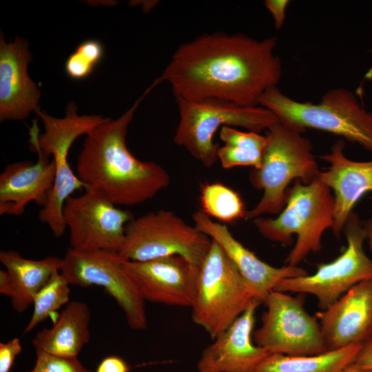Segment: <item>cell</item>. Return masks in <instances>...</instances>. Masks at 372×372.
<instances>
[{"label": "cell", "mask_w": 372, "mask_h": 372, "mask_svg": "<svg viewBox=\"0 0 372 372\" xmlns=\"http://www.w3.org/2000/svg\"><path fill=\"white\" fill-rule=\"evenodd\" d=\"M65 203L63 216L70 231V248L82 251L118 253L123 245L131 211L118 208L105 195L89 187Z\"/></svg>", "instance_id": "obj_13"}, {"label": "cell", "mask_w": 372, "mask_h": 372, "mask_svg": "<svg viewBox=\"0 0 372 372\" xmlns=\"http://www.w3.org/2000/svg\"><path fill=\"white\" fill-rule=\"evenodd\" d=\"M288 0H265L264 5L272 16L274 26L280 29L286 17V10L289 3Z\"/></svg>", "instance_id": "obj_31"}, {"label": "cell", "mask_w": 372, "mask_h": 372, "mask_svg": "<svg viewBox=\"0 0 372 372\" xmlns=\"http://www.w3.org/2000/svg\"><path fill=\"white\" fill-rule=\"evenodd\" d=\"M362 344L311 355L270 353L254 372H342L351 364Z\"/></svg>", "instance_id": "obj_23"}, {"label": "cell", "mask_w": 372, "mask_h": 372, "mask_svg": "<svg viewBox=\"0 0 372 372\" xmlns=\"http://www.w3.org/2000/svg\"><path fill=\"white\" fill-rule=\"evenodd\" d=\"M33 369L37 372H92L85 368L76 357H60L43 351H36Z\"/></svg>", "instance_id": "obj_28"}, {"label": "cell", "mask_w": 372, "mask_h": 372, "mask_svg": "<svg viewBox=\"0 0 372 372\" xmlns=\"http://www.w3.org/2000/svg\"><path fill=\"white\" fill-rule=\"evenodd\" d=\"M345 143L336 141L331 152L320 158L330 165L320 171L317 178L333 191L335 200L334 235L339 237L345 223L359 200L366 193L372 192V160L355 161L344 154Z\"/></svg>", "instance_id": "obj_19"}, {"label": "cell", "mask_w": 372, "mask_h": 372, "mask_svg": "<svg viewBox=\"0 0 372 372\" xmlns=\"http://www.w3.org/2000/svg\"><path fill=\"white\" fill-rule=\"evenodd\" d=\"M103 54L104 48L101 41L94 39L84 41L67 59L65 72L72 79H83L92 74Z\"/></svg>", "instance_id": "obj_26"}, {"label": "cell", "mask_w": 372, "mask_h": 372, "mask_svg": "<svg viewBox=\"0 0 372 372\" xmlns=\"http://www.w3.org/2000/svg\"><path fill=\"white\" fill-rule=\"evenodd\" d=\"M124 260L112 251H82L70 247L63 258L61 273L70 285L104 288L124 311L130 327L145 330V300L125 271Z\"/></svg>", "instance_id": "obj_12"}, {"label": "cell", "mask_w": 372, "mask_h": 372, "mask_svg": "<svg viewBox=\"0 0 372 372\" xmlns=\"http://www.w3.org/2000/svg\"><path fill=\"white\" fill-rule=\"evenodd\" d=\"M366 232V240H368L370 249L372 251V217L362 223Z\"/></svg>", "instance_id": "obj_35"}, {"label": "cell", "mask_w": 372, "mask_h": 372, "mask_svg": "<svg viewBox=\"0 0 372 372\" xmlns=\"http://www.w3.org/2000/svg\"><path fill=\"white\" fill-rule=\"evenodd\" d=\"M90 317L86 303L70 302L54 325L39 331L32 344L36 351L60 357H76L90 341Z\"/></svg>", "instance_id": "obj_21"}, {"label": "cell", "mask_w": 372, "mask_h": 372, "mask_svg": "<svg viewBox=\"0 0 372 372\" xmlns=\"http://www.w3.org/2000/svg\"><path fill=\"white\" fill-rule=\"evenodd\" d=\"M70 285L61 271L52 276L34 298L32 315L24 329V333L32 331L40 322L69 301Z\"/></svg>", "instance_id": "obj_25"}, {"label": "cell", "mask_w": 372, "mask_h": 372, "mask_svg": "<svg viewBox=\"0 0 372 372\" xmlns=\"http://www.w3.org/2000/svg\"><path fill=\"white\" fill-rule=\"evenodd\" d=\"M20 339L14 338L0 343V372H9L16 356L21 351Z\"/></svg>", "instance_id": "obj_30"}, {"label": "cell", "mask_w": 372, "mask_h": 372, "mask_svg": "<svg viewBox=\"0 0 372 372\" xmlns=\"http://www.w3.org/2000/svg\"><path fill=\"white\" fill-rule=\"evenodd\" d=\"M211 240L210 249L198 270L191 308L194 322L214 340L254 300H258L221 247Z\"/></svg>", "instance_id": "obj_8"}, {"label": "cell", "mask_w": 372, "mask_h": 372, "mask_svg": "<svg viewBox=\"0 0 372 372\" xmlns=\"http://www.w3.org/2000/svg\"><path fill=\"white\" fill-rule=\"evenodd\" d=\"M258 105L302 133L307 128L327 132L372 152V112L347 89L329 90L318 103H313L295 101L275 86L261 95Z\"/></svg>", "instance_id": "obj_4"}, {"label": "cell", "mask_w": 372, "mask_h": 372, "mask_svg": "<svg viewBox=\"0 0 372 372\" xmlns=\"http://www.w3.org/2000/svg\"><path fill=\"white\" fill-rule=\"evenodd\" d=\"M30 372H37V371H35L34 370H32V371H31Z\"/></svg>", "instance_id": "obj_37"}, {"label": "cell", "mask_w": 372, "mask_h": 372, "mask_svg": "<svg viewBox=\"0 0 372 372\" xmlns=\"http://www.w3.org/2000/svg\"><path fill=\"white\" fill-rule=\"evenodd\" d=\"M129 366L121 358L116 356L105 358L97 367L96 372H129Z\"/></svg>", "instance_id": "obj_33"}, {"label": "cell", "mask_w": 372, "mask_h": 372, "mask_svg": "<svg viewBox=\"0 0 372 372\" xmlns=\"http://www.w3.org/2000/svg\"><path fill=\"white\" fill-rule=\"evenodd\" d=\"M351 366L362 369H372V337L362 344L354 362Z\"/></svg>", "instance_id": "obj_32"}, {"label": "cell", "mask_w": 372, "mask_h": 372, "mask_svg": "<svg viewBox=\"0 0 372 372\" xmlns=\"http://www.w3.org/2000/svg\"><path fill=\"white\" fill-rule=\"evenodd\" d=\"M219 135L225 145L246 149L263 151L267 143L265 136L249 131H239L231 126L223 127Z\"/></svg>", "instance_id": "obj_29"}, {"label": "cell", "mask_w": 372, "mask_h": 372, "mask_svg": "<svg viewBox=\"0 0 372 372\" xmlns=\"http://www.w3.org/2000/svg\"><path fill=\"white\" fill-rule=\"evenodd\" d=\"M260 304L254 300L203 350L198 362V372H254L271 353L253 340L255 313Z\"/></svg>", "instance_id": "obj_16"}, {"label": "cell", "mask_w": 372, "mask_h": 372, "mask_svg": "<svg viewBox=\"0 0 372 372\" xmlns=\"http://www.w3.org/2000/svg\"><path fill=\"white\" fill-rule=\"evenodd\" d=\"M192 218L196 227L221 247L252 288L260 304L265 303L269 294L282 280L307 274L298 266L275 267L263 262L237 240L226 225L213 221L201 211H196Z\"/></svg>", "instance_id": "obj_17"}, {"label": "cell", "mask_w": 372, "mask_h": 372, "mask_svg": "<svg viewBox=\"0 0 372 372\" xmlns=\"http://www.w3.org/2000/svg\"><path fill=\"white\" fill-rule=\"evenodd\" d=\"M76 111L73 102L68 104L63 118L50 116L39 109L36 113L43 122L44 132L39 134L37 119L33 121L29 128L31 147H37L48 156H52L55 164L54 185L45 205L39 211V218L56 237L62 236L67 228L63 216L67 199L75 191L89 188L73 172L69 164L70 149L78 137L87 135L107 119L95 114L80 116Z\"/></svg>", "instance_id": "obj_5"}, {"label": "cell", "mask_w": 372, "mask_h": 372, "mask_svg": "<svg viewBox=\"0 0 372 372\" xmlns=\"http://www.w3.org/2000/svg\"><path fill=\"white\" fill-rule=\"evenodd\" d=\"M343 230L347 246L342 254L318 265L313 274L282 280L275 290L313 295L324 310L355 285L372 279V260L363 248L366 232L355 213L351 214Z\"/></svg>", "instance_id": "obj_10"}, {"label": "cell", "mask_w": 372, "mask_h": 372, "mask_svg": "<svg viewBox=\"0 0 372 372\" xmlns=\"http://www.w3.org/2000/svg\"><path fill=\"white\" fill-rule=\"evenodd\" d=\"M200 202L201 211L224 223L245 218L247 213L239 194L221 183L202 185Z\"/></svg>", "instance_id": "obj_24"}, {"label": "cell", "mask_w": 372, "mask_h": 372, "mask_svg": "<svg viewBox=\"0 0 372 372\" xmlns=\"http://www.w3.org/2000/svg\"><path fill=\"white\" fill-rule=\"evenodd\" d=\"M262 324L254 331L256 344L271 353L311 355L328 351L317 318L304 308V294L274 290L267 296Z\"/></svg>", "instance_id": "obj_11"}, {"label": "cell", "mask_w": 372, "mask_h": 372, "mask_svg": "<svg viewBox=\"0 0 372 372\" xmlns=\"http://www.w3.org/2000/svg\"><path fill=\"white\" fill-rule=\"evenodd\" d=\"M276 43V37L258 40L242 33L204 34L180 44L152 85L168 83L175 98L256 106L282 77Z\"/></svg>", "instance_id": "obj_1"}, {"label": "cell", "mask_w": 372, "mask_h": 372, "mask_svg": "<svg viewBox=\"0 0 372 372\" xmlns=\"http://www.w3.org/2000/svg\"><path fill=\"white\" fill-rule=\"evenodd\" d=\"M125 271L144 300L192 307L198 270L179 256L146 261L124 260Z\"/></svg>", "instance_id": "obj_14"}, {"label": "cell", "mask_w": 372, "mask_h": 372, "mask_svg": "<svg viewBox=\"0 0 372 372\" xmlns=\"http://www.w3.org/2000/svg\"><path fill=\"white\" fill-rule=\"evenodd\" d=\"M175 99L179 121L174 141L207 167L218 160L220 147L214 136L223 127H239L260 133L279 121L272 112L260 105L243 106L216 99Z\"/></svg>", "instance_id": "obj_7"}, {"label": "cell", "mask_w": 372, "mask_h": 372, "mask_svg": "<svg viewBox=\"0 0 372 372\" xmlns=\"http://www.w3.org/2000/svg\"><path fill=\"white\" fill-rule=\"evenodd\" d=\"M316 316L328 351L363 344L372 337V279L355 285Z\"/></svg>", "instance_id": "obj_15"}, {"label": "cell", "mask_w": 372, "mask_h": 372, "mask_svg": "<svg viewBox=\"0 0 372 372\" xmlns=\"http://www.w3.org/2000/svg\"><path fill=\"white\" fill-rule=\"evenodd\" d=\"M149 89L116 119H107L86 136L76 165L79 179L116 205L141 204L167 187L170 176L160 165L142 161L126 145L127 128Z\"/></svg>", "instance_id": "obj_2"}, {"label": "cell", "mask_w": 372, "mask_h": 372, "mask_svg": "<svg viewBox=\"0 0 372 372\" xmlns=\"http://www.w3.org/2000/svg\"><path fill=\"white\" fill-rule=\"evenodd\" d=\"M302 133L278 121L266 130L267 143L261 167L250 174L254 187L262 190L258 204L247 211L245 219L278 214L285 207L288 185L293 180L309 184L320 172L312 145Z\"/></svg>", "instance_id": "obj_3"}, {"label": "cell", "mask_w": 372, "mask_h": 372, "mask_svg": "<svg viewBox=\"0 0 372 372\" xmlns=\"http://www.w3.org/2000/svg\"><path fill=\"white\" fill-rule=\"evenodd\" d=\"M37 162L19 161L8 165L0 174V215L20 216L28 203L45 205L53 187L55 164L37 147H31Z\"/></svg>", "instance_id": "obj_20"}, {"label": "cell", "mask_w": 372, "mask_h": 372, "mask_svg": "<svg viewBox=\"0 0 372 372\" xmlns=\"http://www.w3.org/2000/svg\"><path fill=\"white\" fill-rule=\"evenodd\" d=\"M334 207L331 189L318 178L309 184L296 180L288 189L286 205L276 218L260 216L253 222L262 236L273 242L288 245L293 235H297L286 262L298 266L309 253L321 249L323 233L333 225Z\"/></svg>", "instance_id": "obj_6"}, {"label": "cell", "mask_w": 372, "mask_h": 372, "mask_svg": "<svg viewBox=\"0 0 372 372\" xmlns=\"http://www.w3.org/2000/svg\"><path fill=\"white\" fill-rule=\"evenodd\" d=\"M32 60L28 43L20 37L6 42L0 37V121L24 120L39 110L41 91L28 74Z\"/></svg>", "instance_id": "obj_18"}, {"label": "cell", "mask_w": 372, "mask_h": 372, "mask_svg": "<svg viewBox=\"0 0 372 372\" xmlns=\"http://www.w3.org/2000/svg\"><path fill=\"white\" fill-rule=\"evenodd\" d=\"M211 242L195 225H190L174 212L159 210L133 218L127 224L118 254L131 261L179 256L198 270Z\"/></svg>", "instance_id": "obj_9"}, {"label": "cell", "mask_w": 372, "mask_h": 372, "mask_svg": "<svg viewBox=\"0 0 372 372\" xmlns=\"http://www.w3.org/2000/svg\"><path fill=\"white\" fill-rule=\"evenodd\" d=\"M0 293L10 299L14 295V285L12 278L6 270H0Z\"/></svg>", "instance_id": "obj_34"}, {"label": "cell", "mask_w": 372, "mask_h": 372, "mask_svg": "<svg viewBox=\"0 0 372 372\" xmlns=\"http://www.w3.org/2000/svg\"><path fill=\"white\" fill-rule=\"evenodd\" d=\"M342 372H372V369H357L351 365L344 369Z\"/></svg>", "instance_id": "obj_36"}, {"label": "cell", "mask_w": 372, "mask_h": 372, "mask_svg": "<svg viewBox=\"0 0 372 372\" xmlns=\"http://www.w3.org/2000/svg\"><path fill=\"white\" fill-rule=\"evenodd\" d=\"M218 160L224 169L237 166L261 167L262 151L251 150L224 145L218 151Z\"/></svg>", "instance_id": "obj_27"}, {"label": "cell", "mask_w": 372, "mask_h": 372, "mask_svg": "<svg viewBox=\"0 0 372 372\" xmlns=\"http://www.w3.org/2000/svg\"><path fill=\"white\" fill-rule=\"evenodd\" d=\"M0 261L11 276L14 295L12 308L19 313L25 311L36 295L56 273L60 272L63 258L48 256L40 260L23 257L16 251H1Z\"/></svg>", "instance_id": "obj_22"}]
</instances>
